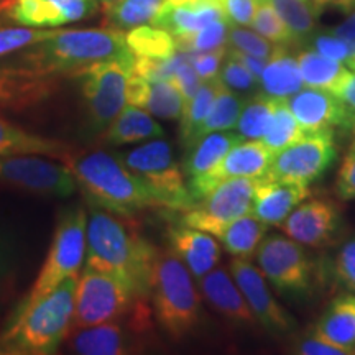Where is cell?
<instances>
[{"label": "cell", "mask_w": 355, "mask_h": 355, "mask_svg": "<svg viewBox=\"0 0 355 355\" xmlns=\"http://www.w3.org/2000/svg\"><path fill=\"white\" fill-rule=\"evenodd\" d=\"M135 301V296L121 279L86 266L76 285L73 327L117 321L130 313Z\"/></svg>", "instance_id": "9"}, {"label": "cell", "mask_w": 355, "mask_h": 355, "mask_svg": "<svg viewBox=\"0 0 355 355\" xmlns=\"http://www.w3.org/2000/svg\"><path fill=\"white\" fill-rule=\"evenodd\" d=\"M301 79L306 87L319 89L339 97L350 71L340 61L321 55L314 50H304L298 56Z\"/></svg>", "instance_id": "28"}, {"label": "cell", "mask_w": 355, "mask_h": 355, "mask_svg": "<svg viewBox=\"0 0 355 355\" xmlns=\"http://www.w3.org/2000/svg\"><path fill=\"white\" fill-rule=\"evenodd\" d=\"M125 35L114 28L56 30L50 38L35 43L17 58V63L40 76L56 79L76 74L101 61L132 56Z\"/></svg>", "instance_id": "2"}, {"label": "cell", "mask_w": 355, "mask_h": 355, "mask_svg": "<svg viewBox=\"0 0 355 355\" xmlns=\"http://www.w3.org/2000/svg\"><path fill=\"white\" fill-rule=\"evenodd\" d=\"M76 285L78 277H68L38 300L21 303L0 340L3 352L26 355L55 352L73 327Z\"/></svg>", "instance_id": "3"}, {"label": "cell", "mask_w": 355, "mask_h": 355, "mask_svg": "<svg viewBox=\"0 0 355 355\" xmlns=\"http://www.w3.org/2000/svg\"><path fill=\"white\" fill-rule=\"evenodd\" d=\"M309 133L311 132L301 127V123L296 121L290 105H288V101L278 99L277 109H275L272 122H270L268 130L265 133L263 141L273 153H278L288 148V146L304 140Z\"/></svg>", "instance_id": "37"}, {"label": "cell", "mask_w": 355, "mask_h": 355, "mask_svg": "<svg viewBox=\"0 0 355 355\" xmlns=\"http://www.w3.org/2000/svg\"><path fill=\"white\" fill-rule=\"evenodd\" d=\"M130 51L139 58L166 60L178 51L175 37L155 25H140L125 35Z\"/></svg>", "instance_id": "36"}, {"label": "cell", "mask_w": 355, "mask_h": 355, "mask_svg": "<svg viewBox=\"0 0 355 355\" xmlns=\"http://www.w3.org/2000/svg\"><path fill=\"white\" fill-rule=\"evenodd\" d=\"M219 79L232 91H250L259 86V81L254 74L229 53L220 66Z\"/></svg>", "instance_id": "44"}, {"label": "cell", "mask_w": 355, "mask_h": 355, "mask_svg": "<svg viewBox=\"0 0 355 355\" xmlns=\"http://www.w3.org/2000/svg\"><path fill=\"white\" fill-rule=\"evenodd\" d=\"M298 354L303 355H349L344 349L336 347L329 343H324L322 339H319L316 336H311L303 339L298 345Z\"/></svg>", "instance_id": "52"}, {"label": "cell", "mask_w": 355, "mask_h": 355, "mask_svg": "<svg viewBox=\"0 0 355 355\" xmlns=\"http://www.w3.org/2000/svg\"><path fill=\"white\" fill-rule=\"evenodd\" d=\"M311 196L309 186L298 183H279L261 178L257 186L252 214L266 225H282L301 202Z\"/></svg>", "instance_id": "20"}, {"label": "cell", "mask_w": 355, "mask_h": 355, "mask_svg": "<svg viewBox=\"0 0 355 355\" xmlns=\"http://www.w3.org/2000/svg\"><path fill=\"white\" fill-rule=\"evenodd\" d=\"M331 6L337 7L344 13H350L355 10V0H331Z\"/></svg>", "instance_id": "55"}, {"label": "cell", "mask_w": 355, "mask_h": 355, "mask_svg": "<svg viewBox=\"0 0 355 355\" xmlns=\"http://www.w3.org/2000/svg\"><path fill=\"white\" fill-rule=\"evenodd\" d=\"M55 79L40 76L35 71L12 61L0 68V105L24 109L51 96Z\"/></svg>", "instance_id": "19"}, {"label": "cell", "mask_w": 355, "mask_h": 355, "mask_svg": "<svg viewBox=\"0 0 355 355\" xmlns=\"http://www.w3.org/2000/svg\"><path fill=\"white\" fill-rule=\"evenodd\" d=\"M277 104L278 99L266 96L263 92H260L254 99L243 104L241 117H239L237 122V132L243 137V140L263 139L270 127V122H272Z\"/></svg>", "instance_id": "39"}, {"label": "cell", "mask_w": 355, "mask_h": 355, "mask_svg": "<svg viewBox=\"0 0 355 355\" xmlns=\"http://www.w3.org/2000/svg\"><path fill=\"white\" fill-rule=\"evenodd\" d=\"M99 2L102 3V7H104V10H109V8H112L114 6H117L121 0H99Z\"/></svg>", "instance_id": "57"}, {"label": "cell", "mask_w": 355, "mask_h": 355, "mask_svg": "<svg viewBox=\"0 0 355 355\" xmlns=\"http://www.w3.org/2000/svg\"><path fill=\"white\" fill-rule=\"evenodd\" d=\"M337 146L332 130L311 132L304 140L275 153L268 171V181L309 186L334 165Z\"/></svg>", "instance_id": "12"}, {"label": "cell", "mask_w": 355, "mask_h": 355, "mask_svg": "<svg viewBox=\"0 0 355 355\" xmlns=\"http://www.w3.org/2000/svg\"><path fill=\"white\" fill-rule=\"evenodd\" d=\"M260 181L261 178H232L222 181L184 212L183 224L219 237L234 220L252 212Z\"/></svg>", "instance_id": "10"}, {"label": "cell", "mask_w": 355, "mask_h": 355, "mask_svg": "<svg viewBox=\"0 0 355 355\" xmlns=\"http://www.w3.org/2000/svg\"><path fill=\"white\" fill-rule=\"evenodd\" d=\"M263 277L283 295L303 296L309 293L314 278V263L298 242L273 234L261 241L257 250Z\"/></svg>", "instance_id": "11"}, {"label": "cell", "mask_w": 355, "mask_h": 355, "mask_svg": "<svg viewBox=\"0 0 355 355\" xmlns=\"http://www.w3.org/2000/svg\"><path fill=\"white\" fill-rule=\"evenodd\" d=\"M166 3V0H121L117 6L105 10L107 25L121 32L140 25H153Z\"/></svg>", "instance_id": "35"}, {"label": "cell", "mask_w": 355, "mask_h": 355, "mask_svg": "<svg viewBox=\"0 0 355 355\" xmlns=\"http://www.w3.org/2000/svg\"><path fill=\"white\" fill-rule=\"evenodd\" d=\"M243 104H245V101L235 94L232 89H229L219 79V87H217L214 102H212L206 121L202 122L201 128H199L198 140L201 139V137L207 135V133L224 132L237 127Z\"/></svg>", "instance_id": "34"}, {"label": "cell", "mask_w": 355, "mask_h": 355, "mask_svg": "<svg viewBox=\"0 0 355 355\" xmlns=\"http://www.w3.org/2000/svg\"><path fill=\"white\" fill-rule=\"evenodd\" d=\"M243 137L239 132H212L199 139L193 145L188 159L184 163V173L189 183L206 176L224 159L235 145L241 144Z\"/></svg>", "instance_id": "27"}, {"label": "cell", "mask_w": 355, "mask_h": 355, "mask_svg": "<svg viewBox=\"0 0 355 355\" xmlns=\"http://www.w3.org/2000/svg\"><path fill=\"white\" fill-rule=\"evenodd\" d=\"M230 275L241 288L243 298L250 306L252 313L263 329L273 334H286L293 329L295 321L285 308L273 298L270 291L268 279L261 270L252 265L248 259L234 257L230 261Z\"/></svg>", "instance_id": "14"}, {"label": "cell", "mask_w": 355, "mask_h": 355, "mask_svg": "<svg viewBox=\"0 0 355 355\" xmlns=\"http://www.w3.org/2000/svg\"><path fill=\"white\" fill-rule=\"evenodd\" d=\"M229 55H232L235 60H239L241 63L245 66V68L250 71L252 74L257 78V81L260 83V78L261 74H263V69L266 66V61L268 60H263V58H257V56H252V55H247V53H242V51H237V50H227Z\"/></svg>", "instance_id": "53"}, {"label": "cell", "mask_w": 355, "mask_h": 355, "mask_svg": "<svg viewBox=\"0 0 355 355\" xmlns=\"http://www.w3.org/2000/svg\"><path fill=\"white\" fill-rule=\"evenodd\" d=\"M252 28L275 44H286V46L295 44L290 28L272 7V3L266 0H259L254 20H252Z\"/></svg>", "instance_id": "41"}, {"label": "cell", "mask_w": 355, "mask_h": 355, "mask_svg": "<svg viewBox=\"0 0 355 355\" xmlns=\"http://www.w3.org/2000/svg\"><path fill=\"white\" fill-rule=\"evenodd\" d=\"M230 26H232V24L227 19H220L206 25L199 32L189 35V37L175 38L178 51L202 53L225 46L227 44Z\"/></svg>", "instance_id": "40"}, {"label": "cell", "mask_w": 355, "mask_h": 355, "mask_svg": "<svg viewBox=\"0 0 355 355\" xmlns=\"http://www.w3.org/2000/svg\"><path fill=\"white\" fill-rule=\"evenodd\" d=\"M309 2L313 3L314 10H316L318 15H319V13H321L327 6H331V0H309Z\"/></svg>", "instance_id": "56"}, {"label": "cell", "mask_w": 355, "mask_h": 355, "mask_svg": "<svg viewBox=\"0 0 355 355\" xmlns=\"http://www.w3.org/2000/svg\"><path fill=\"white\" fill-rule=\"evenodd\" d=\"M259 86L263 94L275 99H288L303 89L298 58L291 55L286 44H275Z\"/></svg>", "instance_id": "25"}, {"label": "cell", "mask_w": 355, "mask_h": 355, "mask_svg": "<svg viewBox=\"0 0 355 355\" xmlns=\"http://www.w3.org/2000/svg\"><path fill=\"white\" fill-rule=\"evenodd\" d=\"M135 68V55L101 61L78 73L84 104L94 130H107L127 105V84Z\"/></svg>", "instance_id": "7"}, {"label": "cell", "mask_w": 355, "mask_h": 355, "mask_svg": "<svg viewBox=\"0 0 355 355\" xmlns=\"http://www.w3.org/2000/svg\"><path fill=\"white\" fill-rule=\"evenodd\" d=\"M73 352L83 355H122L130 352V344L122 326L110 322L87 327H73L69 337Z\"/></svg>", "instance_id": "26"}, {"label": "cell", "mask_w": 355, "mask_h": 355, "mask_svg": "<svg viewBox=\"0 0 355 355\" xmlns=\"http://www.w3.org/2000/svg\"><path fill=\"white\" fill-rule=\"evenodd\" d=\"M227 56V48L220 46L211 51L191 53V63L201 81H212L219 76L220 66Z\"/></svg>", "instance_id": "46"}, {"label": "cell", "mask_w": 355, "mask_h": 355, "mask_svg": "<svg viewBox=\"0 0 355 355\" xmlns=\"http://www.w3.org/2000/svg\"><path fill=\"white\" fill-rule=\"evenodd\" d=\"M311 46H313L314 51L321 53V55L331 58V60L340 61V63H345L347 61V46L340 38H337L336 35L332 33H319L313 35L311 37Z\"/></svg>", "instance_id": "49"}, {"label": "cell", "mask_w": 355, "mask_h": 355, "mask_svg": "<svg viewBox=\"0 0 355 355\" xmlns=\"http://www.w3.org/2000/svg\"><path fill=\"white\" fill-rule=\"evenodd\" d=\"M199 279H201L199 286L202 296L220 316L239 327L255 326L257 319L254 313L243 298L241 288L234 282L232 275H229L224 268H212Z\"/></svg>", "instance_id": "18"}, {"label": "cell", "mask_w": 355, "mask_h": 355, "mask_svg": "<svg viewBox=\"0 0 355 355\" xmlns=\"http://www.w3.org/2000/svg\"><path fill=\"white\" fill-rule=\"evenodd\" d=\"M63 15L64 24L78 21L97 10V0H51Z\"/></svg>", "instance_id": "50"}, {"label": "cell", "mask_w": 355, "mask_h": 355, "mask_svg": "<svg viewBox=\"0 0 355 355\" xmlns=\"http://www.w3.org/2000/svg\"><path fill=\"white\" fill-rule=\"evenodd\" d=\"M2 155H48V157H68V146L60 141L33 135L12 125L0 117V157Z\"/></svg>", "instance_id": "30"}, {"label": "cell", "mask_w": 355, "mask_h": 355, "mask_svg": "<svg viewBox=\"0 0 355 355\" xmlns=\"http://www.w3.org/2000/svg\"><path fill=\"white\" fill-rule=\"evenodd\" d=\"M87 216L83 207L66 211L58 220L46 261L24 303H32L51 291L64 278L78 277L86 255Z\"/></svg>", "instance_id": "8"}, {"label": "cell", "mask_w": 355, "mask_h": 355, "mask_svg": "<svg viewBox=\"0 0 355 355\" xmlns=\"http://www.w3.org/2000/svg\"><path fill=\"white\" fill-rule=\"evenodd\" d=\"M268 225L254 214H245L225 227L219 239L227 254L241 259H250L257 254L261 241L265 239Z\"/></svg>", "instance_id": "31"}, {"label": "cell", "mask_w": 355, "mask_h": 355, "mask_svg": "<svg viewBox=\"0 0 355 355\" xmlns=\"http://www.w3.org/2000/svg\"><path fill=\"white\" fill-rule=\"evenodd\" d=\"M273 157L275 153L265 145V141L242 140L241 144L235 145L225 155L224 159L214 170L189 183V193L194 199V204L225 180H232V178H263L270 165H272Z\"/></svg>", "instance_id": "15"}, {"label": "cell", "mask_w": 355, "mask_h": 355, "mask_svg": "<svg viewBox=\"0 0 355 355\" xmlns=\"http://www.w3.org/2000/svg\"><path fill=\"white\" fill-rule=\"evenodd\" d=\"M0 10L10 20L32 28L64 25L63 15L51 0H6Z\"/></svg>", "instance_id": "33"}, {"label": "cell", "mask_w": 355, "mask_h": 355, "mask_svg": "<svg viewBox=\"0 0 355 355\" xmlns=\"http://www.w3.org/2000/svg\"><path fill=\"white\" fill-rule=\"evenodd\" d=\"M170 6H186V3H193V2H198V0H166Z\"/></svg>", "instance_id": "58"}, {"label": "cell", "mask_w": 355, "mask_h": 355, "mask_svg": "<svg viewBox=\"0 0 355 355\" xmlns=\"http://www.w3.org/2000/svg\"><path fill=\"white\" fill-rule=\"evenodd\" d=\"M352 128H354V144H352V146H355V123H354Z\"/></svg>", "instance_id": "59"}, {"label": "cell", "mask_w": 355, "mask_h": 355, "mask_svg": "<svg viewBox=\"0 0 355 355\" xmlns=\"http://www.w3.org/2000/svg\"><path fill=\"white\" fill-rule=\"evenodd\" d=\"M163 135L165 130L152 117V114L132 104H127L107 128V141L112 145L135 144Z\"/></svg>", "instance_id": "29"}, {"label": "cell", "mask_w": 355, "mask_h": 355, "mask_svg": "<svg viewBox=\"0 0 355 355\" xmlns=\"http://www.w3.org/2000/svg\"><path fill=\"white\" fill-rule=\"evenodd\" d=\"M332 35H336L337 38H340L347 46V64L349 69L355 71V10L350 12L343 24H339L334 30L331 32Z\"/></svg>", "instance_id": "51"}, {"label": "cell", "mask_w": 355, "mask_h": 355, "mask_svg": "<svg viewBox=\"0 0 355 355\" xmlns=\"http://www.w3.org/2000/svg\"><path fill=\"white\" fill-rule=\"evenodd\" d=\"M170 243L194 278H202L219 263L220 247L212 234L183 224L170 229Z\"/></svg>", "instance_id": "22"}, {"label": "cell", "mask_w": 355, "mask_h": 355, "mask_svg": "<svg viewBox=\"0 0 355 355\" xmlns=\"http://www.w3.org/2000/svg\"><path fill=\"white\" fill-rule=\"evenodd\" d=\"M66 165L91 204L112 214L130 217L146 207L158 206L152 188L122 158L107 152H89L68 155Z\"/></svg>", "instance_id": "4"}, {"label": "cell", "mask_w": 355, "mask_h": 355, "mask_svg": "<svg viewBox=\"0 0 355 355\" xmlns=\"http://www.w3.org/2000/svg\"><path fill=\"white\" fill-rule=\"evenodd\" d=\"M314 336L347 354L355 352V295H339L331 301L314 327Z\"/></svg>", "instance_id": "24"}, {"label": "cell", "mask_w": 355, "mask_h": 355, "mask_svg": "<svg viewBox=\"0 0 355 355\" xmlns=\"http://www.w3.org/2000/svg\"><path fill=\"white\" fill-rule=\"evenodd\" d=\"M127 104L145 109L155 117L176 121L183 115L186 101L171 81H148L133 73L127 84Z\"/></svg>", "instance_id": "21"}, {"label": "cell", "mask_w": 355, "mask_h": 355, "mask_svg": "<svg viewBox=\"0 0 355 355\" xmlns=\"http://www.w3.org/2000/svg\"><path fill=\"white\" fill-rule=\"evenodd\" d=\"M220 3L222 10L232 25L248 26L254 20L259 0H217Z\"/></svg>", "instance_id": "48"}, {"label": "cell", "mask_w": 355, "mask_h": 355, "mask_svg": "<svg viewBox=\"0 0 355 355\" xmlns=\"http://www.w3.org/2000/svg\"><path fill=\"white\" fill-rule=\"evenodd\" d=\"M86 250L87 266L119 278L135 298H148L158 248L96 204L89 209Z\"/></svg>", "instance_id": "1"}, {"label": "cell", "mask_w": 355, "mask_h": 355, "mask_svg": "<svg viewBox=\"0 0 355 355\" xmlns=\"http://www.w3.org/2000/svg\"><path fill=\"white\" fill-rule=\"evenodd\" d=\"M220 19H225V13L217 0H198L176 7L166 3L153 25L166 30L175 38H181L194 35L206 25Z\"/></svg>", "instance_id": "23"}, {"label": "cell", "mask_w": 355, "mask_h": 355, "mask_svg": "<svg viewBox=\"0 0 355 355\" xmlns=\"http://www.w3.org/2000/svg\"><path fill=\"white\" fill-rule=\"evenodd\" d=\"M122 162L144 178L153 191L158 206L175 211H188L194 206L189 186L184 183V173L175 162L173 150L166 140H152L130 150Z\"/></svg>", "instance_id": "6"}, {"label": "cell", "mask_w": 355, "mask_h": 355, "mask_svg": "<svg viewBox=\"0 0 355 355\" xmlns=\"http://www.w3.org/2000/svg\"><path fill=\"white\" fill-rule=\"evenodd\" d=\"M150 296L159 326L173 339L188 336L201 318V298L193 275L173 250H157Z\"/></svg>", "instance_id": "5"}, {"label": "cell", "mask_w": 355, "mask_h": 355, "mask_svg": "<svg viewBox=\"0 0 355 355\" xmlns=\"http://www.w3.org/2000/svg\"><path fill=\"white\" fill-rule=\"evenodd\" d=\"M278 12L293 35L295 44L311 40L316 28L318 13L309 0H266Z\"/></svg>", "instance_id": "38"}, {"label": "cell", "mask_w": 355, "mask_h": 355, "mask_svg": "<svg viewBox=\"0 0 355 355\" xmlns=\"http://www.w3.org/2000/svg\"><path fill=\"white\" fill-rule=\"evenodd\" d=\"M0 181L50 198H69L78 186L68 165L28 155H2Z\"/></svg>", "instance_id": "13"}, {"label": "cell", "mask_w": 355, "mask_h": 355, "mask_svg": "<svg viewBox=\"0 0 355 355\" xmlns=\"http://www.w3.org/2000/svg\"><path fill=\"white\" fill-rule=\"evenodd\" d=\"M334 277L339 285L355 295V239L345 242L336 254Z\"/></svg>", "instance_id": "45"}, {"label": "cell", "mask_w": 355, "mask_h": 355, "mask_svg": "<svg viewBox=\"0 0 355 355\" xmlns=\"http://www.w3.org/2000/svg\"><path fill=\"white\" fill-rule=\"evenodd\" d=\"M339 99L347 105L349 109H352L355 112V73H350L347 81L343 86V91H340Z\"/></svg>", "instance_id": "54"}, {"label": "cell", "mask_w": 355, "mask_h": 355, "mask_svg": "<svg viewBox=\"0 0 355 355\" xmlns=\"http://www.w3.org/2000/svg\"><path fill=\"white\" fill-rule=\"evenodd\" d=\"M340 212L331 201L314 199L301 202L279 227L288 237L308 247L327 245L339 232Z\"/></svg>", "instance_id": "17"}, {"label": "cell", "mask_w": 355, "mask_h": 355, "mask_svg": "<svg viewBox=\"0 0 355 355\" xmlns=\"http://www.w3.org/2000/svg\"><path fill=\"white\" fill-rule=\"evenodd\" d=\"M334 191L336 196L340 201H352V199H355V146H350L343 163H340V168L336 176Z\"/></svg>", "instance_id": "47"}, {"label": "cell", "mask_w": 355, "mask_h": 355, "mask_svg": "<svg viewBox=\"0 0 355 355\" xmlns=\"http://www.w3.org/2000/svg\"><path fill=\"white\" fill-rule=\"evenodd\" d=\"M217 87H219V76L212 81L201 83L196 94L186 102L180 127V139L184 146H193L196 144L199 128L209 114Z\"/></svg>", "instance_id": "32"}, {"label": "cell", "mask_w": 355, "mask_h": 355, "mask_svg": "<svg viewBox=\"0 0 355 355\" xmlns=\"http://www.w3.org/2000/svg\"><path fill=\"white\" fill-rule=\"evenodd\" d=\"M227 43L232 50L247 53V55L257 58H263V60H268L275 50L273 43L265 37H261L260 33L235 25L230 26Z\"/></svg>", "instance_id": "43"}, {"label": "cell", "mask_w": 355, "mask_h": 355, "mask_svg": "<svg viewBox=\"0 0 355 355\" xmlns=\"http://www.w3.org/2000/svg\"><path fill=\"white\" fill-rule=\"evenodd\" d=\"M293 115L308 132L331 130L334 127H354L355 112L339 97L319 89H301L288 97Z\"/></svg>", "instance_id": "16"}, {"label": "cell", "mask_w": 355, "mask_h": 355, "mask_svg": "<svg viewBox=\"0 0 355 355\" xmlns=\"http://www.w3.org/2000/svg\"><path fill=\"white\" fill-rule=\"evenodd\" d=\"M56 30H38L32 26H8L0 28V58L32 46L50 38Z\"/></svg>", "instance_id": "42"}]
</instances>
